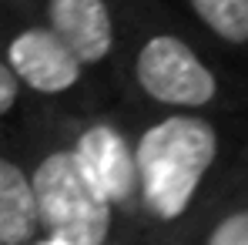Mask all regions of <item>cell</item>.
I'll return each mask as SVG.
<instances>
[{
    "label": "cell",
    "instance_id": "obj_7",
    "mask_svg": "<svg viewBox=\"0 0 248 245\" xmlns=\"http://www.w3.org/2000/svg\"><path fill=\"white\" fill-rule=\"evenodd\" d=\"M41 232L31 171L20 151H0V245H31Z\"/></svg>",
    "mask_w": 248,
    "mask_h": 245
},
{
    "label": "cell",
    "instance_id": "obj_5",
    "mask_svg": "<svg viewBox=\"0 0 248 245\" xmlns=\"http://www.w3.org/2000/svg\"><path fill=\"white\" fill-rule=\"evenodd\" d=\"M54 34L71 47L94 84L111 94L118 91L127 0H34Z\"/></svg>",
    "mask_w": 248,
    "mask_h": 245
},
{
    "label": "cell",
    "instance_id": "obj_1",
    "mask_svg": "<svg viewBox=\"0 0 248 245\" xmlns=\"http://www.w3.org/2000/svg\"><path fill=\"white\" fill-rule=\"evenodd\" d=\"M127 128L138 168L141 245H178L248 145V114L134 104Z\"/></svg>",
    "mask_w": 248,
    "mask_h": 245
},
{
    "label": "cell",
    "instance_id": "obj_3",
    "mask_svg": "<svg viewBox=\"0 0 248 245\" xmlns=\"http://www.w3.org/2000/svg\"><path fill=\"white\" fill-rule=\"evenodd\" d=\"M0 57L34 104L47 111L74 114L108 104V94L54 34L34 0H0Z\"/></svg>",
    "mask_w": 248,
    "mask_h": 245
},
{
    "label": "cell",
    "instance_id": "obj_4",
    "mask_svg": "<svg viewBox=\"0 0 248 245\" xmlns=\"http://www.w3.org/2000/svg\"><path fill=\"white\" fill-rule=\"evenodd\" d=\"M61 131L78 155L84 175L91 185L108 198L121 222L124 235L141 245V215H138V168H134V148H131V128L127 114L111 111L108 104L61 114Z\"/></svg>",
    "mask_w": 248,
    "mask_h": 245
},
{
    "label": "cell",
    "instance_id": "obj_6",
    "mask_svg": "<svg viewBox=\"0 0 248 245\" xmlns=\"http://www.w3.org/2000/svg\"><path fill=\"white\" fill-rule=\"evenodd\" d=\"M178 245H248V145Z\"/></svg>",
    "mask_w": 248,
    "mask_h": 245
},
{
    "label": "cell",
    "instance_id": "obj_8",
    "mask_svg": "<svg viewBox=\"0 0 248 245\" xmlns=\"http://www.w3.org/2000/svg\"><path fill=\"white\" fill-rule=\"evenodd\" d=\"M174 10L218 50L248 54V0H174Z\"/></svg>",
    "mask_w": 248,
    "mask_h": 245
},
{
    "label": "cell",
    "instance_id": "obj_2",
    "mask_svg": "<svg viewBox=\"0 0 248 245\" xmlns=\"http://www.w3.org/2000/svg\"><path fill=\"white\" fill-rule=\"evenodd\" d=\"M118 91L158 111H245L248 87L165 0H127Z\"/></svg>",
    "mask_w": 248,
    "mask_h": 245
}]
</instances>
